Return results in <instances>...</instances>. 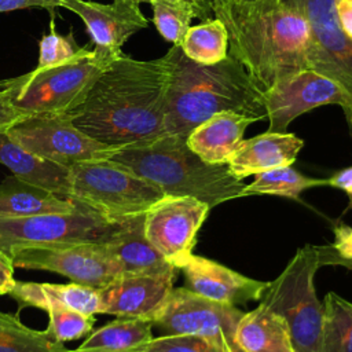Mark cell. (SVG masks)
<instances>
[{"instance_id":"6da1fadb","label":"cell","mask_w":352,"mask_h":352,"mask_svg":"<svg viewBox=\"0 0 352 352\" xmlns=\"http://www.w3.org/2000/svg\"><path fill=\"white\" fill-rule=\"evenodd\" d=\"M169 78L166 54L151 60L122 54L102 72L67 116L85 135L113 148L153 142L166 135Z\"/></svg>"},{"instance_id":"7a4b0ae2","label":"cell","mask_w":352,"mask_h":352,"mask_svg":"<svg viewBox=\"0 0 352 352\" xmlns=\"http://www.w3.org/2000/svg\"><path fill=\"white\" fill-rule=\"evenodd\" d=\"M212 10L228 33V54L245 67L261 92L304 69L320 73V56L309 25L294 4L283 0H213Z\"/></svg>"},{"instance_id":"3957f363","label":"cell","mask_w":352,"mask_h":352,"mask_svg":"<svg viewBox=\"0 0 352 352\" xmlns=\"http://www.w3.org/2000/svg\"><path fill=\"white\" fill-rule=\"evenodd\" d=\"M166 55L170 62L165 107L166 135L187 138L195 126L221 111L265 118L263 92L230 54L213 65L191 60L180 45H172Z\"/></svg>"},{"instance_id":"277c9868","label":"cell","mask_w":352,"mask_h":352,"mask_svg":"<svg viewBox=\"0 0 352 352\" xmlns=\"http://www.w3.org/2000/svg\"><path fill=\"white\" fill-rule=\"evenodd\" d=\"M179 135L114 150L106 160L153 183L165 195L192 197L210 208L241 197L245 187L227 164H208Z\"/></svg>"},{"instance_id":"5b68a950","label":"cell","mask_w":352,"mask_h":352,"mask_svg":"<svg viewBox=\"0 0 352 352\" xmlns=\"http://www.w3.org/2000/svg\"><path fill=\"white\" fill-rule=\"evenodd\" d=\"M117 58L89 50L77 58L47 69H33L0 81V91L19 111L30 114L67 113L87 95L95 80Z\"/></svg>"},{"instance_id":"8992f818","label":"cell","mask_w":352,"mask_h":352,"mask_svg":"<svg viewBox=\"0 0 352 352\" xmlns=\"http://www.w3.org/2000/svg\"><path fill=\"white\" fill-rule=\"evenodd\" d=\"M319 267V246L305 245L261 296V304L287 323L296 352H319L323 305L316 297L314 283Z\"/></svg>"},{"instance_id":"52a82bcc","label":"cell","mask_w":352,"mask_h":352,"mask_svg":"<svg viewBox=\"0 0 352 352\" xmlns=\"http://www.w3.org/2000/svg\"><path fill=\"white\" fill-rule=\"evenodd\" d=\"M69 198L89 206L110 221L146 213L165 194L153 183L109 160L70 168Z\"/></svg>"},{"instance_id":"ba28073f","label":"cell","mask_w":352,"mask_h":352,"mask_svg":"<svg viewBox=\"0 0 352 352\" xmlns=\"http://www.w3.org/2000/svg\"><path fill=\"white\" fill-rule=\"evenodd\" d=\"M77 204V209L72 213L0 217V250L10 254L14 249L36 245L104 243L114 231L117 221H110L89 206Z\"/></svg>"},{"instance_id":"9c48e42d","label":"cell","mask_w":352,"mask_h":352,"mask_svg":"<svg viewBox=\"0 0 352 352\" xmlns=\"http://www.w3.org/2000/svg\"><path fill=\"white\" fill-rule=\"evenodd\" d=\"M7 133L25 150L67 168L85 161L106 160L117 150L85 135L67 113L26 116L10 126Z\"/></svg>"},{"instance_id":"30bf717a","label":"cell","mask_w":352,"mask_h":352,"mask_svg":"<svg viewBox=\"0 0 352 352\" xmlns=\"http://www.w3.org/2000/svg\"><path fill=\"white\" fill-rule=\"evenodd\" d=\"M15 268L50 271L102 289L122 275L120 264L99 242H69L14 249L8 254Z\"/></svg>"},{"instance_id":"8fae6325","label":"cell","mask_w":352,"mask_h":352,"mask_svg":"<svg viewBox=\"0 0 352 352\" xmlns=\"http://www.w3.org/2000/svg\"><path fill=\"white\" fill-rule=\"evenodd\" d=\"M242 316L243 312L235 305L212 301L187 287H176L153 326L162 334L198 336L227 352H243L235 340Z\"/></svg>"},{"instance_id":"7c38bea8","label":"cell","mask_w":352,"mask_h":352,"mask_svg":"<svg viewBox=\"0 0 352 352\" xmlns=\"http://www.w3.org/2000/svg\"><path fill=\"white\" fill-rule=\"evenodd\" d=\"M268 132L283 133L298 116L324 104L352 111V94L337 80L314 69L292 73L263 91Z\"/></svg>"},{"instance_id":"4fadbf2b","label":"cell","mask_w":352,"mask_h":352,"mask_svg":"<svg viewBox=\"0 0 352 352\" xmlns=\"http://www.w3.org/2000/svg\"><path fill=\"white\" fill-rule=\"evenodd\" d=\"M210 206L192 197L164 195L144 213L148 242L175 268L180 270L194 254L197 232Z\"/></svg>"},{"instance_id":"5bb4252c","label":"cell","mask_w":352,"mask_h":352,"mask_svg":"<svg viewBox=\"0 0 352 352\" xmlns=\"http://www.w3.org/2000/svg\"><path fill=\"white\" fill-rule=\"evenodd\" d=\"M60 7L78 15L95 44V50L118 58L122 45L139 30L148 26V19L140 11V4L131 0H113L100 4L87 0H60Z\"/></svg>"},{"instance_id":"9a60e30c","label":"cell","mask_w":352,"mask_h":352,"mask_svg":"<svg viewBox=\"0 0 352 352\" xmlns=\"http://www.w3.org/2000/svg\"><path fill=\"white\" fill-rule=\"evenodd\" d=\"M176 271L121 275L110 285L99 289L102 314L153 323L169 300Z\"/></svg>"},{"instance_id":"2e32d148","label":"cell","mask_w":352,"mask_h":352,"mask_svg":"<svg viewBox=\"0 0 352 352\" xmlns=\"http://www.w3.org/2000/svg\"><path fill=\"white\" fill-rule=\"evenodd\" d=\"M305 16L320 56V73L352 94V40L342 30L337 0H292Z\"/></svg>"},{"instance_id":"e0dca14e","label":"cell","mask_w":352,"mask_h":352,"mask_svg":"<svg viewBox=\"0 0 352 352\" xmlns=\"http://www.w3.org/2000/svg\"><path fill=\"white\" fill-rule=\"evenodd\" d=\"M180 270L184 274L188 290L212 301L235 307L261 300L268 286V282L248 278L213 260L195 254Z\"/></svg>"},{"instance_id":"ac0fdd59","label":"cell","mask_w":352,"mask_h":352,"mask_svg":"<svg viewBox=\"0 0 352 352\" xmlns=\"http://www.w3.org/2000/svg\"><path fill=\"white\" fill-rule=\"evenodd\" d=\"M304 146L294 133L264 132L250 139L242 140L230 160V172L239 180L279 166L292 165Z\"/></svg>"},{"instance_id":"d6986e66","label":"cell","mask_w":352,"mask_h":352,"mask_svg":"<svg viewBox=\"0 0 352 352\" xmlns=\"http://www.w3.org/2000/svg\"><path fill=\"white\" fill-rule=\"evenodd\" d=\"M103 245L120 264L122 275L158 274L177 270L146 238L144 213L118 220L114 231Z\"/></svg>"},{"instance_id":"ffe728a7","label":"cell","mask_w":352,"mask_h":352,"mask_svg":"<svg viewBox=\"0 0 352 352\" xmlns=\"http://www.w3.org/2000/svg\"><path fill=\"white\" fill-rule=\"evenodd\" d=\"M10 296L22 308L72 309L87 315L102 314L99 289L81 283H47L16 280Z\"/></svg>"},{"instance_id":"44dd1931","label":"cell","mask_w":352,"mask_h":352,"mask_svg":"<svg viewBox=\"0 0 352 352\" xmlns=\"http://www.w3.org/2000/svg\"><path fill=\"white\" fill-rule=\"evenodd\" d=\"M256 121L258 120L236 111H221L195 126L186 142L205 162L227 164L243 140L246 128Z\"/></svg>"},{"instance_id":"7402d4cb","label":"cell","mask_w":352,"mask_h":352,"mask_svg":"<svg viewBox=\"0 0 352 352\" xmlns=\"http://www.w3.org/2000/svg\"><path fill=\"white\" fill-rule=\"evenodd\" d=\"M0 164L25 183L63 198L70 195V168L25 150L8 136L7 131L0 132Z\"/></svg>"},{"instance_id":"603a6c76","label":"cell","mask_w":352,"mask_h":352,"mask_svg":"<svg viewBox=\"0 0 352 352\" xmlns=\"http://www.w3.org/2000/svg\"><path fill=\"white\" fill-rule=\"evenodd\" d=\"M235 340L243 352H296L285 319L261 302L243 312Z\"/></svg>"},{"instance_id":"cb8c5ba5","label":"cell","mask_w":352,"mask_h":352,"mask_svg":"<svg viewBox=\"0 0 352 352\" xmlns=\"http://www.w3.org/2000/svg\"><path fill=\"white\" fill-rule=\"evenodd\" d=\"M78 204L70 198L22 182L16 176L0 184V217H26L43 213H72Z\"/></svg>"},{"instance_id":"d4e9b609","label":"cell","mask_w":352,"mask_h":352,"mask_svg":"<svg viewBox=\"0 0 352 352\" xmlns=\"http://www.w3.org/2000/svg\"><path fill=\"white\" fill-rule=\"evenodd\" d=\"M153 338V323L133 319L117 318L91 333L87 340L70 349L72 352H125Z\"/></svg>"},{"instance_id":"484cf974","label":"cell","mask_w":352,"mask_h":352,"mask_svg":"<svg viewBox=\"0 0 352 352\" xmlns=\"http://www.w3.org/2000/svg\"><path fill=\"white\" fill-rule=\"evenodd\" d=\"M180 48L191 60L213 65L228 55V33L220 19L209 18L197 26L188 28Z\"/></svg>"},{"instance_id":"4316f807","label":"cell","mask_w":352,"mask_h":352,"mask_svg":"<svg viewBox=\"0 0 352 352\" xmlns=\"http://www.w3.org/2000/svg\"><path fill=\"white\" fill-rule=\"evenodd\" d=\"M322 305L319 352H352V302L330 292Z\"/></svg>"},{"instance_id":"83f0119b","label":"cell","mask_w":352,"mask_h":352,"mask_svg":"<svg viewBox=\"0 0 352 352\" xmlns=\"http://www.w3.org/2000/svg\"><path fill=\"white\" fill-rule=\"evenodd\" d=\"M254 176V180L243 187L241 197L278 195L300 201V195L302 191L312 187L327 184V180L308 177L296 170L292 165L264 170Z\"/></svg>"},{"instance_id":"f1b7e54d","label":"cell","mask_w":352,"mask_h":352,"mask_svg":"<svg viewBox=\"0 0 352 352\" xmlns=\"http://www.w3.org/2000/svg\"><path fill=\"white\" fill-rule=\"evenodd\" d=\"M0 352H69L47 330H34L18 315L0 311Z\"/></svg>"},{"instance_id":"f546056e","label":"cell","mask_w":352,"mask_h":352,"mask_svg":"<svg viewBox=\"0 0 352 352\" xmlns=\"http://www.w3.org/2000/svg\"><path fill=\"white\" fill-rule=\"evenodd\" d=\"M148 4L153 8V22L158 33L173 45H180L192 18H210L190 0H150Z\"/></svg>"},{"instance_id":"4dcf8cb0","label":"cell","mask_w":352,"mask_h":352,"mask_svg":"<svg viewBox=\"0 0 352 352\" xmlns=\"http://www.w3.org/2000/svg\"><path fill=\"white\" fill-rule=\"evenodd\" d=\"M51 30L43 34L38 43V63L37 69H47L66 63L81 55L87 47H80L74 38L73 32L62 36L55 30L54 19L50 25Z\"/></svg>"},{"instance_id":"1f68e13d","label":"cell","mask_w":352,"mask_h":352,"mask_svg":"<svg viewBox=\"0 0 352 352\" xmlns=\"http://www.w3.org/2000/svg\"><path fill=\"white\" fill-rule=\"evenodd\" d=\"M48 314L47 331L58 342H67L78 340L91 333L95 318L94 315H87L72 309H51Z\"/></svg>"},{"instance_id":"d6a6232c","label":"cell","mask_w":352,"mask_h":352,"mask_svg":"<svg viewBox=\"0 0 352 352\" xmlns=\"http://www.w3.org/2000/svg\"><path fill=\"white\" fill-rule=\"evenodd\" d=\"M125 352H227L214 342L190 334H162Z\"/></svg>"},{"instance_id":"836d02e7","label":"cell","mask_w":352,"mask_h":352,"mask_svg":"<svg viewBox=\"0 0 352 352\" xmlns=\"http://www.w3.org/2000/svg\"><path fill=\"white\" fill-rule=\"evenodd\" d=\"M334 243L331 246L333 253L342 260L352 261V227L338 224L333 228Z\"/></svg>"},{"instance_id":"e575fe53","label":"cell","mask_w":352,"mask_h":352,"mask_svg":"<svg viewBox=\"0 0 352 352\" xmlns=\"http://www.w3.org/2000/svg\"><path fill=\"white\" fill-rule=\"evenodd\" d=\"M58 7H60V0H0V12L25 8H45L54 15L55 8Z\"/></svg>"},{"instance_id":"d590c367","label":"cell","mask_w":352,"mask_h":352,"mask_svg":"<svg viewBox=\"0 0 352 352\" xmlns=\"http://www.w3.org/2000/svg\"><path fill=\"white\" fill-rule=\"evenodd\" d=\"M28 114L16 110L7 96L0 91V132L7 131L10 126L16 124L19 120L25 118Z\"/></svg>"},{"instance_id":"8d00e7d4","label":"cell","mask_w":352,"mask_h":352,"mask_svg":"<svg viewBox=\"0 0 352 352\" xmlns=\"http://www.w3.org/2000/svg\"><path fill=\"white\" fill-rule=\"evenodd\" d=\"M14 264L8 254L0 250V296L10 294L16 280L14 278Z\"/></svg>"},{"instance_id":"74e56055","label":"cell","mask_w":352,"mask_h":352,"mask_svg":"<svg viewBox=\"0 0 352 352\" xmlns=\"http://www.w3.org/2000/svg\"><path fill=\"white\" fill-rule=\"evenodd\" d=\"M336 10L342 30L352 40V0H337Z\"/></svg>"},{"instance_id":"f35d334b","label":"cell","mask_w":352,"mask_h":352,"mask_svg":"<svg viewBox=\"0 0 352 352\" xmlns=\"http://www.w3.org/2000/svg\"><path fill=\"white\" fill-rule=\"evenodd\" d=\"M327 184L344 190L348 195H352V166L345 168L336 175H333L329 180Z\"/></svg>"},{"instance_id":"ab89813d","label":"cell","mask_w":352,"mask_h":352,"mask_svg":"<svg viewBox=\"0 0 352 352\" xmlns=\"http://www.w3.org/2000/svg\"><path fill=\"white\" fill-rule=\"evenodd\" d=\"M320 252V265H342L346 267L348 270H352V261L338 258L334 253L331 246H319Z\"/></svg>"},{"instance_id":"60d3db41","label":"cell","mask_w":352,"mask_h":352,"mask_svg":"<svg viewBox=\"0 0 352 352\" xmlns=\"http://www.w3.org/2000/svg\"><path fill=\"white\" fill-rule=\"evenodd\" d=\"M133 3H138V4H142V3H150V0H131ZM192 3H195L197 6H199L209 16L213 14V10H212V1L213 0H190Z\"/></svg>"},{"instance_id":"b9f144b4","label":"cell","mask_w":352,"mask_h":352,"mask_svg":"<svg viewBox=\"0 0 352 352\" xmlns=\"http://www.w3.org/2000/svg\"><path fill=\"white\" fill-rule=\"evenodd\" d=\"M345 117H346V121H348V124H349V126H351V131H352V111L346 113Z\"/></svg>"},{"instance_id":"7bdbcfd3","label":"cell","mask_w":352,"mask_h":352,"mask_svg":"<svg viewBox=\"0 0 352 352\" xmlns=\"http://www.w3.org/2000/svg\"><path fill=\"white\" fill-rule=\"evenodd\" d=\"M216 1H228V0H216ZM283 1H289V3H292V0H283ZM293 4V3H292Z\"/></svg>"},{"instance_id":"ee69618b","label":"cell","mask_w":352,"mask_h":352,"mask_svg":"<svg viewBox=\"0 0 352 352\" xmlns=\"http://www.w3.org/2000/svg\"><path fill=\"white\" fill-rule=\"evenodd\" d=\"M349 202H351V206H352V195H349Z\"/></svg>"},{"instance_id":"f6af8a7d","label":"cell","mask_w":352,"mask_h":352,"mask_svg":"<svg viewBox=\"0 0 352 352\" xmlns=\"http://www.w3.org/2000/svg\"><path fill=\"white\" fill-rule=\"evenodd\" d=\"M69 352H72V351H70V349H69Z\"/></svg>"}]
</instances>
